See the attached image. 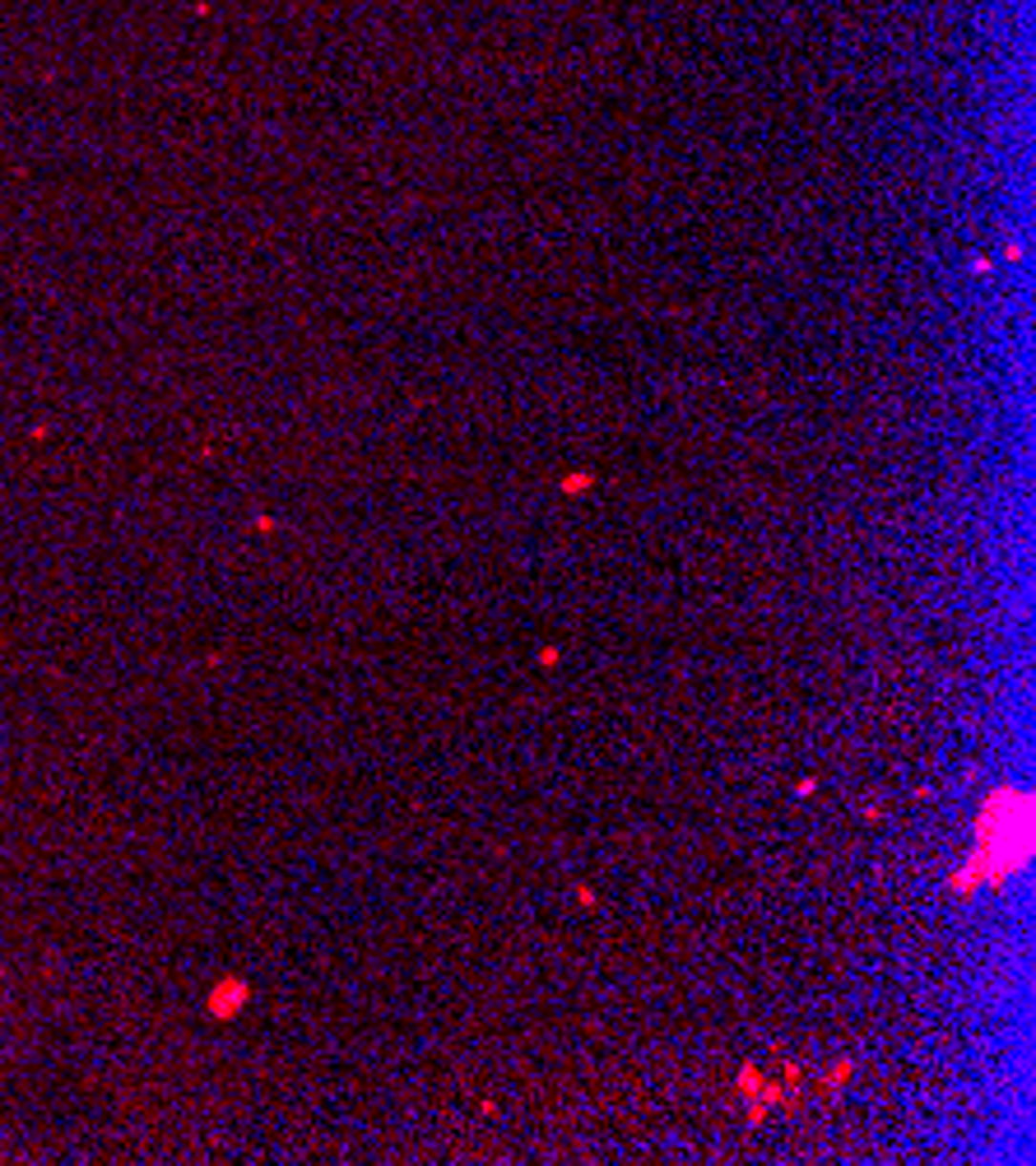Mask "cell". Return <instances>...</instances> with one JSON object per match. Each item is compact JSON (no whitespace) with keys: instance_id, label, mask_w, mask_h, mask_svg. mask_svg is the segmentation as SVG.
<instances>
[{"instance_id":"277c9868","label":"cell","mask_w":1036,"mask_h":1166,"mask_svg":"<svg viewBox=\"0 0 1036 1166\" xmlns=\"http://www.w3.org/2000/svg\"><path fill=\"white\" fill-rule=\"evenodd\" d=\"M558 660H563L558 646H544V651H539V665H558Z\"/></svg>"},{"instance_id":"3957f363","label":"cell","mask_w":1036,"mask_h":1166,"mask_svg":"<svg viewBox=\"0 0 1036 1166\" xmlns=\"http://www.w3.org/2000/svg\"><path fill=\"white\" fill-rule=\"evenodd\" d=\"M591 484H595V474H586V469H581V474H568V479H563V493H568V497H581L586 489H591Z\"/></svg>"},{"instance_id":"7a4b0ae2","label":"cell","mask_w":1036,"mask_h":1166,"mask_svg":"<svg viewBox=\"0 0 1036 1166\" xmlns=\"http://www.w3.org/2000/svg\"><path fill=\"white\" fill-rule=\"evenodd\" d=\"M247 999H251V981L238 976V971H228V976H218L215 986H210L205 1009H210V1018H218V1023H233L247 1009Z\"/></svg>"},{"instance_id":"6da1fadb","label":"cell","mask_w":1036,"mask_h":1166,"mask_svg":"<svg viewBox=\"0 0 1036 1166\" xmlns=\"http://www.w3.org/2000/svg\"><path fill=\"white\" fill-rule=\"evenodd\" d=\"M1027 860H1032V795L1018 785H995L976 809V842L948 887L958 897H971L976 887H995L1008 874L1027 869Z\"/></svg>"}]
</instances>
